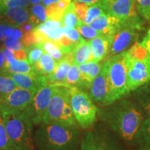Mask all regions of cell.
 Wrapping results in <instances>:
<instances>
[{
	"label": "cell",
	"mask_w": 150,
	"mask_h": 150,
	"mask_svg": "<svg viewBox=\"0 0 150 150\" xmlns=\"http://www.w3.org/2000/svg\"><path fill=\"white\" fill-rule=\"evenodd\" d=\"M79 132L76 126L59 122H42L35 131L33 140L38 150H76Z\"/></svg>",
	"instance_id": "1"
},
{
	"label": "cell",
	"mask_w": 150,
	"mask_h": 150,
	"mask_svg": "<svg viewBox=\"0 0 150 150\" xmlns=\"http://www.w3.org/2000/svg\"><path fill=\"white\" fill-rule=\"evenodd\" d=\"M116 107L110 115V126L125 141L134 142L138 138L144 121L142 111L136 105L127 101Z\"/></svg>",
	"instance_id": "2"
},
{
	"label": "cell",
	"mask_w": 150,
	"mask_h": 150,
	"mask_svg": "<svg viewBox=\"0 0 150 150\" xmlns=\"http://www.w3.org/2000/svg\"><path fill=\"white\" fill-rule=\"evenodd\" d=\"M7 134L17 150H35L33 122L27 110L16 113L3 114Z\"/></svg>",
	"instance_id": "3"
},
{
	"label": "cell",
	"mask_w": 150,
	"mask_h": 150,
	"mask_svg": "<svg viewBox=\"0 0 150 150\" xmlns=\"http://www.w3.org/2000/svg\"><path fill=\"white\" fill-rule=\"evenodd\" d=\"M107 66L110 88V104L129 93L127 86L126 51L110 56L104 62Z\"/></svg>",
	"instance_id": "4"
},
{
	"label": "cell",
	"mask_w": 150,
	"mask_h": 150,
	"mask_svg": "<svg viewBox=\"0 0 150 150\" xmlns=\"http://www.w3.org/2000/svg\"><path fill=\"white\" fill-rule=\"evenodd\" d=\"M70 103L74 118L82 128L93 126L97 119L98 108L86 92L76 87L69 88Z\"/></svg>",
	"instance_id": "5"
},
{
	"label": "cell",
	"mask_w": 150,
	"mask_h": 150,
	"mask_svg": "<svg viewBox=\"0 0 150 150\" xmlns=\"http://www.w3.org/2000/svg\"><path fill=\"white\" fill-rule=\"evenodd\" d=\"M127 86L129 93L150 82V56L142 58L129 56L126 52Z\"/></svg>",
	"instance_id": "6"
},
{
	"label": "cell",
	"mask_w": 150,
	"mask_h": 150,
	"mask_svg": "<svg viewBox=\"0 0 150 150\" xmlns=\"http://www.w3.org/2000/svg\"><path fill=\"white\" fill-rule=\"evenodd\" d=\"M142 28V21L138 17L121 24L112 38L108 57L125 52L134 44L138 38V31Z\"/></svg>",
	"instance_id": "7"
},
{
	"label": "cell",
	"mask_w": 150,
	"mask_h": 150,
	"mask_svg": "<svg viewBox=\"0 0 150 150\" xmlns=\"http://www.w3.org/2000/svg\"><path fill=\"white\" fill-rule=\"evenodd\" d=\"M35 93L18 87L8 95L0 99V110L2 114L24 111L30 106Z\"/></svg>",
	"instance_id": "8"
},
{
	"label": "cell",
	"mask_w": 150,
	"mask_h": 150,
	"mask_svg": "<svg viewBox=\"0 0 150 150\" xmlns=\"http://www.w3.org/2000/svg\"><path fill=\"white\" fill-rule=\"evenodd\" d=\"M55 88V85L47 83L35 93L32 102L27 109L33 125H40L42 122Z\"/></svg>",
	"instance_id": "9"
},
{
	"label": "cell",
	"mask_w": 150,
	"mask_h": 150,
	"mask_svg": "<svg viewBox=\"0 0 150 150\" xmlns=\"http://www.w3.org/2000/svg\"><path fill=\"white\" fill-rule=\"evenodd\" d=\"M106 12L117 18L121 24L138 18L136 4L132 0H101Z\"/></svg>",
	"instance_id": "10"
},
{
	"label": "cell",
	"mask_w": 150,
	"mask_h": 150,
	"mask_svg": "<svg viewBox=\"0 0 150 150\" xmlns=\"http://www.w3.org/2000/svg\"><path fill=\"white\" fill-rule=\"evenodd\" d=\"M70 101V93L69 89L65 86H56L42 122H59L65 106Z\"/></svg>",
	"instance_id": "11"
},
{
	"label": "cell",
	"mask_w": 150,
	"mask_h": 150,
	"mask_svg": "<svg viewBox=\"0 0 150 150\" xmlns=\"http://www.w3.org/2000/svg\"><path fill=\"white\" fill-rule=\"evenodd\" d=\"M89 96L95 102L102 104L106 106L111 104L108 70L105 63L100 72L94 79L90 86Z\"/></svg>",
	"instance_id": "12"
},
{
	"label": "cell",
	"mask_w": 150,
	"mask_h": 150,
	"mask_svg": "<svg viewBox=\"0 0 150 150\" xmlns=\"http://www.w3.org/2000/svg\"><path fill=\"white\" fill-rule=\"evenodd\" d=\"M8 74L13 79L18 87L21 88L29 90L37 93L39 89L42 86L49 83L47 78L43 75H30L25 74H16V73L1 72Z\"/></svg>",
	"instance_id": "13"
},
{
	"label": "cell",
	"mask_w": 150,
	"mask_h": 150,
	"mask_svg": "<svg viewBox=\"0 0 150 150\" xmlns=\"http://www.w3.org/2000/svg\"><path fill=\"white\" fill-rule=\"evenodd\" d=\"M121 24L117 18L106 12L93 20L89 25L98 31L100 35L114 36Z\"/></svg>",
	"instance_id": "14"
},
{
	"label": "cell",
	"mask_w": 150,
	"mask_h": 150,
	"mask_svg": "<svg viewBox=\"0 0 150 150\" xmlns=\"http://www.w3.org/2000/svg\"><path fill=\"white\" fill-rule=\"evenodd\" d=\"M113 36L100 35L89 40L91 50L90 61L101 62L108 55Z\"/></svg>",
	"instance_id": "15"
},
{
	"label": "cell",
	"mask_w": 150,
	"mask_h": 150,
	"mask_svg": "<svg viewBox=\"0 0 150 150\" xmlns=\"http://www.w3.org/2000/svg\"><path fill=\"white\" fill-rule=\"evenodd\" d=\"M62 27L63 24L61 21L47 19L45 22L36 26L34 29L42 36L45 41L51 40L56 42L63 35Z\"/></svg>",
	"instance_id": "16"
},
{
	"label": "cell",
	"mask_w": 150,
	"mask_h": 150,
	"mask_svg": "<svg viewBox=\"0 0 150 150\" xmlns=\"http://www.w3.org/2000/svg\"><path fill=\"white\" fill-rule=\"evenodd\" d=\"M29 13L26 8L16 7L0 10V19L6 24L14 27H19L24 22L29 20Z\"/></svg>",
	"instance_id": "17"
},
{
	"label": "cell",
	"mask_w": 150,
	"mask_h": 150,
	"mask_svg": "<svg viewBox=\"0 0 150 150\" xmlns=\"http://www.w3.org/2000/svg\"><path fill=\"white\" fill-rule=\"evenodd\" d=\"M103 65L104 63H101V62L91 61L78 65L81 76V85L79 89L83 87L89 88L94 79L100 72Z\"/></svg>",
	"instance_id": "18"
},
{
	"label": "cell",
	"mask_w": 150,
	"mask_h": 150,
	"mask_svg": "<svg viewBox=\"0 0 150 150\" xmlns=\"http://www.w3.org/2000/svg\"><path fill=\"white\" fill-rule=\"evenodd\" d=\"M72 64V63L67 61L65 59H63L60 61L57 62L53 74L50 76H47L48 83L55 86H64L67 74Z\"/></svg>",
	"instance_id": "19"
},
{
	"label": "cell",
	"mask_w": 150,
	"mask_h": 150,
	"mask_svg": "<svg viewBox=\"0 0 150 150\" xmlns=\"http://www.w3.org/2000/svg\"><path fill=\"white\" fill-rule=\"evenodd\" d=\"M73 63L76 65L89 61L91 58V50L88 41L82 38L72 50Z\"/></svg>",
	"instance_id": "20"
},
{
	"label": "cell",
	"mask_w": 150,
	"mask_h": 150,
	"mask_svg": "<svg viewBox=\"0 0 150 150\" xmlns=\"http://www.w3.org/2000/svg\"><path fill=\"white\" fill-rule=\"evenodd\" d=\"M57 62L54 58L46 52H44L40 59L33 65L35 71L38 74L49 76L53 74Z\"/></svg>",
	"instance_id": "21"
},
{
	"label": "cell",
	"mask_w": 150,
	"mask_h": 150,
	"mask_svg": "<svg viewBox=\"0 0 150 150\" xmlns=\"http://www.w3.org/2000/svg\"><path fill=\"white\" fill-rule=\"evenodd\" d=\"M4 72L30 75L38 74L35 71L33 65L30 64L28 60H27V61H18V60H16L11 64L6 65L5 70L3 72Z\"/></svg>",
	"instance_id": "22"
},
{
	"label": "cell",
	"mask_w": 150,
	"mask_h": 150,
	"mask_svg": "<svg viewBox=\"0 0 150 150\" xmlns=\"http://www.w3.org/2000/svg\"><path fill=\"white\" fill-rule=\"evenodd\" d=\"M61 22L63 27L75 28V29H76L82 22L80 21L76 13L73 1L71 2L70 4L65 9Z\"/></svg>",
	"instance_id": "23"
},
{
	"label": "cell",
	"mask_w": 150,
	"mask_h": 150,
	"mask_svg": "<svg viewBox=\"0 0 150 150\" xmlns=\"http://www.w3.org/2000/svg\"><path fill=\"white\" fill-rule=\"evenodd\" d=\"M47 20V16L46 13V7H45V6L37 4L31 7L29 21L31 22L35 27L45 22Z\"/></svg>",
	"instance_id": "24"
},
{
	"label": "cell",
	"mask_w": 150,
	"mask_h": 150,
	"mask_svg": "<svg viewBox=\"0 0 150 150\" xmlns=\"http://www.w3.org/2000/svg\"><path fill=\"white\" fill-rule=\"evenodd\" d=\"M81 85V76L79 70L78 65L72 63L67 72L64 86L67 88L70 87H76L80 88Z\"/></svg>",
	"instance_id": "25"
},
{
	"label": "cell",
	"mask_w": 150,
	"mask_h": 150,
	"mask_svg": "<svg viewBox=\"0 0 150 150\" xmlns=\"http://www.w3.org/2000/svg\"><path fill=\"white\" fill-rule=\"evenodd\" d=\"M136 97L147 115L150 116V82L138 88Z\"/></svg>",
	"instance_id": "26"
},
{
	"label": "cell",
	"mask_w": 150,
	"mask_h": 150,
	"mask_svg": "<svg viewBox=\"0 0 150 150\" xmlns=\"http://www.w3.org/2000/svg\"><path fill=\"white\" fill-rule=\"evenodd\" d=\"M38 45L41 47L43 51L52 56L56 62H59L63 59L64 53L56 42L51 40H46Z\"/></svg>",
	"instance_id": "27"
},
{
	"label": "cell",
	"mask_w": 150,
	"mask_h": 150,
	"mask_svg": "<svg viewBox=\"0 0 150 150\" xmlns=\"http://www.w3.org/2000/svg\"><path fill=\"white\" fill-rule=\"evenodd\" d=\"M17 88L18 86L10 76L0 73V99L8 95Z\"/></svg>",
	"instance_id": "28"
},
{
	"label": "cell",
	"mask_w": 150,
	"mask_h": 150,
	"mask_svg": "<svg viewBox=\"0 0 150 150\" xmlns=\"http://www.w3.org/2000/svg\"><path fill=\"white\" fill-rule=\"evenodd\" d=\"M0 150H17L9 138L6 129L3 114L0 110Z\"/></svg>",
	"instance_id": "29"
},
{
	"label": "cell",
	"mask_w": 150,
	"mask_h": 150,
	"mask_svg": "<svg viewBox=\"0 0 150 150\" xmlns=\"http://www.w3.org/2000/svg\"><path fill=\"white\" fill-rule=\"evenodd\" d=\"M104 13H106V11L100 4L89 6L85 18L82 22L86 24H90L93 20H95Z\"/></svg>",
	"instance_id": "30"
},
{
	"label": "cell",
	"mask_w": 150,
	"mask_h": 150,
	"mask_svg": "<svg viewBox=\"0 0 150 150\" xmlns=\"http://www.w3.org/2000/svg\"><path fill=\"white\" fill-rule=\"evenodd\" d=\"M138 139L145 148L150 147V116L142 122L138 133Z\"/></svg>",
	"instance_id": "31"
},
{
	"label": "cell",
	"mask_w": 150,
	"mask_h": 150,
	"mask_svg": "<svg viewBox=\"0 0 150 150\" xmlns=\"http://www.w3.org/2000/svg\"><path fill=\"white\" fill-rule=\"evenodd\" d=\"M97 150H120L117 145L108 137L102 135H95Z\"/></svg>",
	"instance_id": "32"
},
{
	"label": "cell",
	"mask_w": 150,
	"mask_h": 150,
	"mask_svg": "<svg viewBox=\"0 0 150 150\" xmlns=\"http://www.w3.org/2000/svg\"><path fill=\"white\" fill-rule=\"evenodd\" d=\"M76 29L78 30L79 32L80 33L81 35L84 40L87 41L91 40L97 36L100 35V33L96 30L94 29L93 28H92L89 24H86L83 22L80 24V25L76 28Z\"/></svg>",
	"instance_id": "33"
},
{
	"label": "cell",
	"mask_w": 150,
	"mask_h": 150,
	"mask_svg": "<svg viewBox=\"0 0 150 150\" xmlns=\"http://www.w3.org/2000/svg\"><path fill=\"white\" fill-rule=\"evenodd\" d=\"M63 12H64V10H63L60 7L58 2L52 4L46 7L47 16V19L49 20L61 21Z\"/></svg>",
	"instance_id": "34"
},
{
	"label": "cell",
	"mask_w": 150,
	"mask_h": 150,
	"mask_svg": "<svg viewBox=\"0 0 150 150\" xmlns=\"http://www.w3.org/2000/svg\"><path fill=\"white\" fill-rule=\"evenodd\" d=\"M26 49L28 52V61L32 65H34L35 63L39 61L41 56L45 52L38 44Z\"/></svg>",
	"instance_id": "35"
},
{
	"label": "cell",
	"mask_w": 150,
	"mask_h": 150,
	"mask_svg": "<svg viewBox=\"0 0 150 150\" xmlns=\"http://www.w3.org/2000/svg\"><path fill=\"white\" fill-rule=\"evenodd\" d=\"M81 150H97L95 134L92 131L86 132L82 138Z\"/></svg>",
	"instance_id": "36"
},
{
	"label": "cell",
	"mask_w": 150,
	"mask_h": 150,
	"mask_svg": "<svg viewBox=\"0 0 150 150\" xmlns=\"http://www.w3.org/2000/svg\"><path fill=\"white\" fill-rule=\"evenodd\" d=\"M29 4V0H0V10L16 7L27 8Z\"/></svg>",
	"instance_id": "37"
},
{
	"label": "cell",
	"mask_w": 150,
	"mask_h": 150,
	"mask_svg": "<svg viewBox=\"0 0 150 150\" xmlns=\"http://www.w3.org/2000/svg\"><path fill=\"white\" fill-rule=\"evenodd\" d=\"M137 11L146 20H150V0H136Z\"/></svg>",
	"instance_id": "38"
},
{
	"label": "cell",
	"mask_w": 150,
	"mask_h": 150,
	"mask_svg": "<svg viewBox=\"0 0 150 150\" xmlns=\"http://www.w3.org/2000/svg\"><path fill=\"white\" fill-rule=\"evenodd\" d=\"M62 33L76 45H77L83 38L78 30L75 28H66L63 27H62Z\"/></svg>",
	"instance_id": "39"
},
{
	"label": "cell",
	"mask_w": 150,
	"mask_h": 150,
	"mask_svg": "<svg viewBox=\"0 0 150 150\" xmlns=\"http://www.w3.org/2000/svg\"><path fill=\"white\" fill-rule=\"evenodd\" d=\"M22 42L23 43L24 47L25 48L30 47L38 44V40L34 31V29L31 32L24 34L23 38H22Z\"/></svg>",
	"instance_id": "40"
},
{
	"label": "cell",
	"mask_w": 150,
	"mask_h": 150,
	"mask_svg": "<svg viewBox=\"0 0 150 150\" xmlns=\"http://www.w3.org/2000/svg\"><path fill=\"white\" fill-rule=\"evenodd\" d=\"M4 46L12 51H18L24 48L23 43L20 40L6 38L4 40Z\"/></svg>",
	"instance_id": "41"
},
{
	"label": "cell",
	"mask_w": 150,
	"mask_h": 150,
	"mask_svg": "<svg viewBox=\"0 0 150 150\" xmlns=\"http://www.w3.org/2000/svg\"><path fill=\"white\" fill-rule=\"evenodd\" d=\"M73 2L74 4L75 11H76V13L80 21L83 22L89 6L84 3L80 2V1H76V0H74Z\"/></svg>",
	"instance_id": "42"
},
{
	"label": "cell",
	"mask_w": 150,
	"mask_h": 150,
	"mask_svg": "<svg viewBox=\"0 0 150 150\" xmlns=\"http://www.w3.org/2000/svg\"><path fill=\"white\" fill-rule=\"evenodd\" d=\"M5 34L6 38L16 39V40H21L24 35V33L20 29H18V27H11V26L6 30Z\"/></svg>",
	"instance_id": "43"
},
{
	"label": "cell",
	"mask_w": 150,
	"mask_h": 150,
	"mask_svg": "<svg viewBox=\"0 0 150 150\" xmlns=\"http://www.w3.org/2000/svg\"><path fill=\"white\" fill-rule=\"evenodd\" d=\"M1 51H2L4 56L5 58L6 65L11 64V63H12L13 62L16 61L13 51H12V50H9V49H7V48H3L2 50H1Z\"/></svg>",
	"instance_id": "44"
},
{
	"label": "cell",
	"mask_w": 150,
	"mask_h": 150,
	"mask_svg": "<svg viewBox=\"0 0 150 150\" xmlns=\"http://www.w3.org/2000/svg\"><path fill=\"white\" fill-rule=\"evenodd\" d=\"M16 60L18 61H27L28 60V52L26 48H23L18 51H13Z\"/></svg>",
	"instance_id": "45"
},
{
	"label": "cell",
	"mask_w": 150,
	"mask_h": 150,
	"mask_svg": "<svg viewBox=\"0 0 150 150\" xmlns=\"http://www.w3.org/2000/svg\"><path fill=\"white\" fill-rule=\"evenodd\" d=\"M35 27V26L33 25L31 22L28 20V21L24 22L23 24H22L18 28L21 30L22 32L24 34H26V33H28L31 32V31H33Z\"/></svg>",
	"instance_id": "46"
},
{
	"label": "cell",
	"mask_w": 150,
	"mask_h": 150,
	"mask_svg": "<svg viewBox=\"0 0 150 150\" xmlns=\"http://www.w3.org/2000/svg\"><path fill=\"white\" fill-rule=\"evenodd\" d=\"M140 43L147 50L148 54L150 56V29H149V31H147V35H145L143 40Z\"/></svg>",
	"instance_id": "47"
},
{
	"label": "cell",
	"mask_w": 150,
	"mask_h": 150,
	"mask_svg": "<svg viewBox=\"0 0 150 150\" xmlns=\"http://www.w3.org/2000/svg\"><path fill=\"white\" fill-rule=\"evenodd\" d=\"M9 27H10V26L8 25V24H0V40L4 41V40L5 38H6L5 32H6V30L8 29Z\"/></svg>",
	"instance_id": "48"
},
{
	"label": "cell",
	"mask_w": 150,
	"mask_h": 150,
	"mask_svg": "<svg viewBox=\"0 0 150 150\" xmlns=\"http://www.w3.org/2000/svg\"><path fill=\"white\" fill-rule=\"evenodd\" d=\"M6 67V60L2 51L0 50V73L3 72L5 70Z\"/></svg>",
	"instance_id": "49"
},
{
	"label": "cell",
	"mask_w": 150,
	"mask_h": 150,
	"mask_svg": "<svg viewBox=\"0 0 150 150\" xmlns=\"http://www.w3.org/2000/svg\"><path fill=\"white\" fill-rule=\"evenodd\" d=\"M76 1L84 3L86 4H88V6H91V5L97 4H100L101 0H76Z\"/></svg>",
	"instance_id": "50"
},
{
	"label": "cell",
	"mask_w": 150,
	"mask_h": 150,
	"mask_svg": "<svg viewBox=\"0 0 150 150\" xmlns=\"http://www.w3.org/2000/svg\"><path fill=\"white\" fill-rule=\"evenodd\" d=\"M60 0H42V4L43 6L47 7L48 6L52 4L57 3L58 1H59Z\"/></svg>",
	"instance_id": "51"
},
{
	"label": "cell",
	"mask_w": 150,
	"mask_h": 150,
	"mask_svg": "<svg viewBox=\"0 0 150 150\" xmlns=\"http://www.w3.org/2000/svg\"><path fill=\"white\" fill-rule=\"evenodd\" d=\"M30 4H37L40 2H42V0H29Z\"/></svg>",
	"instance_id": "52"
},
{
	"label": "cell",
	"mask_w": 150,
	"mask_h": 150,
	"mask_svg": "<svg viewBox=\"0 0 150 150\" xmlns=\"http://www.w3.org/2000/svg\"><path fill=\"white\" fill-rule=\"evenodd\" d=\"M143 150H150V147H147V148H145V149H143Z\"/></svg>",
	"instance_id": "53"
},
{
	"label": "cell",
	"mask_w": 150,
	"mask_h": 150,
	"mask_svg": "<svg viewBox=\"0 0 150 150\" xmlns=\"http://www.w3.org/2000/svg\"><path fill=\"white\" fill-rule=\"evenodd\" d=\"M133 1H134V2H136V0H132Z\"/></svg>",
	"instance_id": "54"
}]
</instances>
